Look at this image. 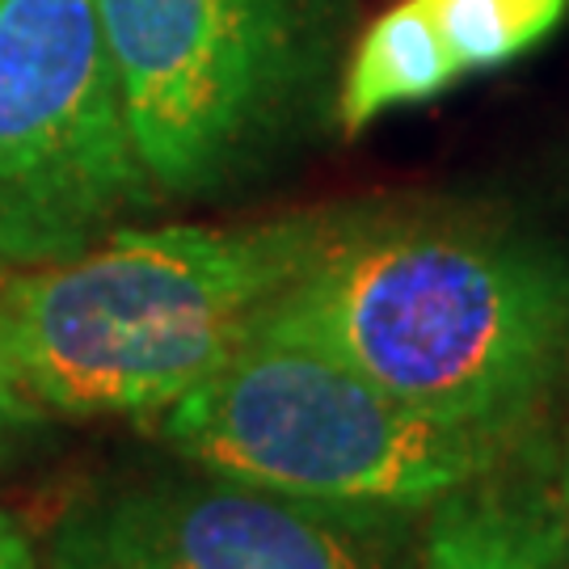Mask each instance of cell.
<instances>
[{
  "label": "cell",
  "instance_id": "7",
  "mask_svg": "<svg viewBox=\"0 0 569 569\" xmlns=\"http://www.w3.org/2000/svg\"><path fill=\"white\" fill-rule=\"evenodd\" d=\"M536 448V443H531ZM528 448L451 489L427 510L422 569H566L557 468L523 465Z\"/></svg>",
  "mask_w": 569,
  "mask_h": 569
},
{
  "label": "cell",
  "instance_id": "9",
  "mask_svg": "<svg viewBox=\"0 0 569 569\" xmlns=\"http://www.w3.org/2000/svg\"><path fill=\"white\" fill-rule=\"evenodd\" d=\"M427 9L460 72H489L549 39L569 0H427Z\"/></svg>",
  "mask_w": 569,
  "mask_h": 569
},
{
  "label": "cell",
  "instance_id": "5",
  "mask_svg": "<svg viewBox=\"0 0 569 569\" xmlns=\"http://www.w3.org/2000/svg\"><path fill=\"white\" fill-rule=\"evenodd\" d=\"M157 203L98 0H0V274L77 258Z\"/></svg>",
  "mask_w": 569,
  "mask_h": 569
},
{
  "label": "cell",
  "instance_id": "1",
  "mask_svg": "<svg viewBox=\"0 0 569 569\" xmlns=\"http://www.w3.org/2000/svg\"><path fill=\"white\" fill-rule=\"evenodd\" d=\"M266 321L435 422L523 448L569 388V249L468 207L338 211Z\"/></svg>",
  "mask_w": 569,
  "mask_h": 569
},
{
  "label": "cell",
  "instance_id": "8",
  "mask_svg": "<svg viewBox=\"0 0 569 569\" xmlns=\"http://www.w3.org/2000/svg\"><path fill=\"white\" fill-rule=\"evenodd\" d=\"M460 63L430 18L427 0H401L371 21L338 89V119L355 136L397 106L439 98L460 81Z\"/></svg>",
  "mask_w": 569,
  "mask_h": 569
},
{
  "label": "cell",
  "instance_id": "11",
  "mask_svg": "<svg viewBox=\"0 0 569 569\" xmlns=\"http://www.w3.org/2000/svg\"><path fill=\"white\" fill-rule=\"evenodd\" d=\"M0 569H42V552L9 510H0Z\"/></svg>",
  "mask_w": 569,
  "mask_h": 569
},
{
  "label": "cell",
  "instance_id": "2",
  "mask_svg": "<svg viewBox=\"0 0 569 569\" xmlns=\"http://www.w3.org/2000/svg\"><path fill=\"white\" fill-rule=\"evenodd\" d=\"M333 216L119 224L77 258L9 270L0 321L21 385L47 413L152 422L258 333Z\"/></svg>",
  "mask_w": 569,
  "mask_h": 569
},
{
  "label": "cell",
  "instance_id": "3",
  "mask_svg": "<svg viewBox=\"0 0 569 569\" xmlns=\"http://www.w3.org/2000/svg\"><path fill=\"white\" fill-rule=\"evenodd\" d=\"M152 430L178 460L329 507L427 515L523 448L435 422L326 346L262 321Z\"/></svg>",
  "mask_w": 569,
  "mask_h": 569
},
{
  "label": "cell",
  "instance_id": "13",
  "mask_svg": "<svg viewBox=\"0 0 569 569\" xmlns=\"http://www.w3.org/2000/svg\"><path fill=\"white\" fill-rule=\"evenodd\" d=\"M566 569H569V566H566Z\"/></svg>",
  "mask_w": 569,
  "mask_h": 569
},
{
  "label": "cell",
  "instance_id": "12",
  "mask_svg": "<svg viewBox=\"0 0 569 569\" xmlns=\"http://www.w3.org/2000/svg\"><path fill=\"white\" fill-rule=\"evenodd\" d=\"M557 502H561V523H566V549H569V439L557 460Z\"/></svg>",
  "mask_w": 569,
  "mask_h": 569
},
{
  "label": "cell",
  "instance_id": "4",
  "mask_svg": "<svg viewBox=\"0 0 569 569\" xmlns=\"http://www.w3.org/2000/svg\"><path fill=\"white\" fill-rule=\"evenodd\" d=\"M161 199L258 173L317 110L346 0H98Z\"/></svg>",
  "mask_w": 569,
  "mask_h": 569
},
{
  "label": "cell",
  "instance_id": "10",
  "mask_svg": "<svg viewBox=\"0 0 569 569\" xmlns=\"http://www.w3.org/2000/svg\"><path fill=\"white\" fill-rule=\"evenodd\" d=\"M42 422H47V409L21 385V371L4 338V321H0V465H9L34 443L42 435Z\"/></svg>",
  "mask_w": 569,
  "mask_h": 569
},
{
  "label": "cell",
  "instance_id": "6",
  "mask_svg": "<svg viewBox=\"0 0 569 569\" xmlns=\"http://www.w3.org/2000/svg\"><path fill=\"white\" fill-rule=\"evenodd\" d=\"M397 519L190 465L84 489L60 510L42 569H401Z\"/></svg>",
  "mask_w": 569,
  "mask_h": 569
}]
</instances>
